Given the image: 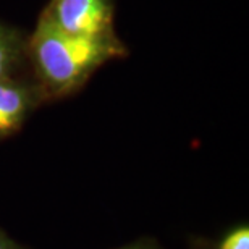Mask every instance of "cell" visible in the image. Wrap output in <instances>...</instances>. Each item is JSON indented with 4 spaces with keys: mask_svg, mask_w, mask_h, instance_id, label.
<instances>
[{
    "mask_svg": "<svg viewBox=\"0 0 249 249\" xmlns=\"http://www.w3.org/2000/svg\"><path fill=\"white\" fill-rule=\"evenodd\" d=\"M128 55L117 36L88 37L60 31L44 17L28 36V71L46 102L76 94L107 62Z\"/></svg>",
    "mask_w": 249,
    "mask_h": 249,
    "instance_id": "1",
    "label": "cell"
},
{
    "mask_svg": "<svg viewBox=\"0 0 249 249\" xmlns=\"http://www.w3.org/2000/svg\"><path fill=\"white\" fill-rule=\"evenodd\" d=\"M63 33L88 37L115 36V0H51L41 13Z\"/></svg>",
    "mask_w": 249,
    "mask_h": 249,
    "instance_id": "2",
    "label": "cell"
},
{
    "mask_svg": "<svg viewBox=\"0 0 249 249\" xmlns=\"http://www.w3.org/2000/svg\"><path fill=\"white\" fill-rule=\"evenodd\" d=\"M44 104L29 74L0 81V141L21 129L28 117Z\"/></svg>",
    "mask_w": 249,
    "mask_h": 249,
    "instance_id": "3",
    "label": "cell"
},
{
    "mask_svg": "<svg viewBox=\"0 0 249 249\" xmlns=\"http://www.w3.org/2000/svg\"><path fill=\"white\" fill-rule=\"evenodd\" d=\"M29 74L28 36L21 29L0 21V81Z\"/></svg>",
    "mask_w": 249,
    "mask_h": 249,
    "instance_id": "4",
    "label": "cell"
},
{
    "mask_svg": "<svg viewBox=\"0 0 249 249\" xmlns=\"http://www.w3.org/2000/svg\"><path fill=\"white\" fill-rule=\"evenodd\" d=\"M215 245L218 249H249V227L240 223L230 228L215 240Z\"/></svg>",
    "mask_w": 249,
    "mask_h": 249,
    "instance_id": "5",
    "label": "cell"
},
{
    "mask_svg": "<svg viewBox=\"0 0 249 249\" xmlns=\"http://www.w3.org/2000/svg\"><path fill=\"white\" fill-rule=\"evenodd\" d=\"M0 249H26V248L17 243L12 236L7 235V233L0 228Z\"/></svg>",
    "mask_w": 249,
    "mask_h": 249,
    "instance_id": "6",
    "label": "cell"
},
{
    "mask_svg": "<svg viewBox=\"0 0 249 249\" xmlns=\"http://www.w3.org/2000/svg\"><path fill=\"white\" fill-rule=\"evenodd\" d=\"M117 249H160V246H157L152 240H138L136 243H133V245L117 248Z\"/></svg>",
    "mask_w": 249,
    "mask_h": 249,
    "instance_id": "7",
    "label": "cell"
},
{
    "mask_svg": "<svg viewBox=\"0 0 249 249\" xmlns=\"http://www.w3.org/2000/svg\"><path fill=\"white\" fill-rule=\"evenodd\" d=\"M194 249H218L215 241H202L199 246H194Z\"/></svg>",
    "mask_w": 249,
    "mask_h": 249,
    "instance_id": "8",
    "label": "cell"
}]
</instances>
